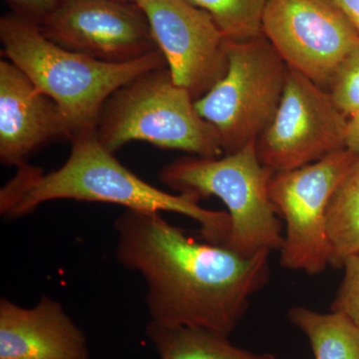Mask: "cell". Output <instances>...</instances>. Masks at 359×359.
<instances>
[{
	"label": "cell",
	"mask_w": 359,
	"mask_h": 359,
	"mask_svg": "<svg viewBox=\"0 0 359 359\" xmlns=\"http://www.w3.org/2000/svg\"><path fill=\"white\" fill-rule=\"evenodd\" d=\"M116 259L146 283L151 320L230 337L271 276V252L245 257L198 242L162 212L126 210L115 221Z\"/></svg>",
	"instance_id": "6da1fadb"
},
{
	"label": "cell",
	"mask_w": 359,
	"mask_h": 359,
	"mask_svg": "<svg viewBox=\"0 0 359 359\" xmlns=\"http://www.w3.org/2000/svg\"><path fill=\"white\" fill-rule=\"evenodd\" d=\"M67 161L55 171L44 173L25 164L0 191V212L16 219L55 200L108 203L126 210L176 212L200 224L203 240L224 245L231 229L228 212L205 209L190 198L160 190L139 178L116 159L97 139L96 133L77 137Z\"/></svg>",
	"instance_id": "7a4b0ae2"
},
{
	"label": "cell",
	"mask_w": 359,
	"mask_h": 359,
	"mask_svg": "<svg viewBox=\"0 0 359 359\" xmlns=\"http://www.w3.org/2000/svg\"><path fill=\"white\" fill-rule=\"evenodd\" d=\"M0 40L7 59L58 106L68 140L96 133L104 103L135 78L168 67L157 50L131 62H103L67 50L44 36L39 26L14 14L0 20Z\"/></svg>",
	"instance_id": "3957f363"
},
{
	"label": "cell",
	"mask_w": 359,
	"mask_h": 359,
	"mask_svg": "<svg viewBox=\"0 0 359 359\" xmlns=\"http://www.w3.org/2000/svg\"><path fill=\"white\" fill-rule=\"evenodd\" d=\"M273 174L262 164L252 141L221 157L180 158L163 167L159 178L168 188L196 202L219 198L231 219L226 247L252 257L283 248V223L269 193Z\"/></svg>",
	"instance_id": "277c9868"
},
{
	"label": "cell",
	"mask_w": 359,
	"mask_h": 359,
	"mask_svg": "<svg viewBox=\"0 0 359 359\" xmlns=\"http://www.w3.org/2000/svg\"><path fill=\"white\" fill-rule=\"evenodd\" d=\"M96 137L115 154L132 141L199 157L224 154L217 130L201 117L169 68L150 71L116 90L99 114Z\"/></svg>",
	"instance_id": "5b68a950"
},
{
	"label": "cell",
	"mask_w": 359,
	"mask_h": 359,
	"mask_svg": "<svg viewBox=\"0 0 359 359\" xmlns=\"http://www.w3.org/2000/svg\"><path fill=\"white\" fill-rule=\"evenodd\" d=\"M287 69L264 34L229 40L226 73L195 101L201 117L218 132L224 155L257 141L268 127L280 105Z\"/></svg>",
	"instance_id": "8992f818"
},
{
	"label": "cell",
	"mask_w": 359,
	"mask_h": 359,
	"mask_svg": "<svg viewBox=\"0 0 359 359\" xmlns=\"http://www.w3.org/2000/svg\"><path fill=\"white\" fill-rule=\"evenodd\" d=\"M358 157L344 148L306 166L271 176L269 198L285 221L280 250L283 268L316 276L330 266L328 205Z\"/></svg>",
	"instance_id": "52a82bcc"
},
{
	"label": "cell",
	"mask_w": 359,
	"mask_h": 359,
	"mask_svg": "<svg viewBox=\"0 0 359 359\" xmlns=\"http://www.w3.org/2000/svg\"><path fill=\"white\" fill-rule=\"evenodd\" d=\"M346 123L327 90L289 67L278 110L256 141L259 160L273 173L306 166L346 148Z\"/></svg>",
	"instance_id": "ba28073f"
},
{
	"label": "cell",
	"mask_w": 359,
	"mask_h": 359,
	"mask_svg": "<svg viewBox=\"0 0 359 359\" xmlns=\"http://www.w3.org/2000/svg\"><path fill=\"white\" fill-rule=\"evenodd\" d=\"M262 28L285 65L325 90L359 48V32L334 0H268Z\"/></svg>",
	"instance_id": "9c48e42d"
},
{
	"label": "cell",
	"mask_w": 359,
	"mask_h": 359,
	"mask_svg": "<svg viewBox=\"0 0 359 359\" xmlns=\"http://www.w3.org/2000/svg\"><path fill=\"white\" fill-rule=\"evenodd\" d=\"M40 30L54 43L103 62H131L159 50L136 2L65 0Z\"/></svg>",
	"instance_id": "30bf717a"
},
{
	"label": "cell",
	"mask_w": 359,
	"mask_h": 359,
	"mask_svg": "<svg viewBox=\"0 0 359 359\" xmlns=\"http://www.w3.org/2000/svg\"><path fill=\"white\" fill-rule=\"evenodd\" d=\"M175 83L194 100L228 68L229 39L211 15L186 0H138Z\"/></svg>",
	"instance_id": "8fae6325"
},
{
	"label": "cell",
	"mask_w": 359,
	"mask_h": 359,
	"mask_svg": "<svg viewBox=\"0 0 359 359\" xmlns=\"http://www.w3.org/2000/svg\"><path fill=\"white\" fill-rule=\"evenodd\" d=\"M68 139L58 106L11 61H0V161L20 168L45 144Z\"/></svg>",
	"instance_id": "7c38bea8"
},
{
	"label": "cell",
	"mask_w": 359,
	"mask_h": 359,
	"mask_svg": "<svg viewBox=\"0 0 359 359\" xmlns=\"http://www.w3.org/2000/svg\"><path fill=\"white\" fill-rule=\"evenodd\" d=\"M88 339L60 302L25 309L0 299V359H90Z\"/></svg>",
	"instance_id": "4fadbf2b"
},
{
	"label": "cell",
	"mask_w": 359,
	"mask_h": 359,
	"mask_svg": "<svg viewBox=\"0 0 359 359\" xmlns=\"http://www.w3.org/2000/svg\"><path fill=\"white\" fill-rule=\"evenodd\" d=\"M146 334L160 359H278L231 344L228 335L201 327L167 325L151 320Z\"/></svg>",
	"instance_id": "5bb4252c"
},
{
	"label": "cell",
	"mask_w": 359,
	"mask_h": 359,
	"mask_svg": "<svg viewBox=\"0 0 359 359\" xmlns=\"http://www.w3.org/2000/svg\"><path fill=\"white\" fill-rule=\"evenodd\" d=\"M287 316L309 339L314 359H359V328L346 314L295 306Z\"/></svg>",
	"instance_id": "9a60e30c"
},
{
	"label": "cell",
	"mask_w": 359,
	"mask_h": 359,
	"mask_svg": "<svg viewBox=\"0 0 359 359\" xmlns=\"http://www.w3.org/2000/svg\"><path fill=\"white\" fill-rule=\"evenodd\" d=\"M330 266L342 269L359 254V156L330 200L327 212Z\"/></svg>",
	"instance_id": "2e32d148"
},
{
	"label": "cell",
	"mask_w": 359,
	"mask_h": 359,
	"mask_svg": "<svg viewBox=\"0 0 359 359\" xmlns=\"http://www.w3.org/2000/svg\"><path fill=\"white\" fill-rule=\"evenodd\" d=\"M212 16L231 40L263 34L262 21L268 0H186Z\"/></svg>",
	"instance_id": "e0dca14e"
},
{
	"label": "cell",
	"mask_w": 359,
	"mask_h": 359,
	"mask_svg": "<svg viewBox=\"0 0 359 359\" xmlns=\"http://www.w3.org/2000/svg\"><path fill=\"white\" fill-rule=\"evenodd\" d=\"M327 92L347 118L359 111V48L351 52L334 71Z\"/></svg>",
	"instance_id": "ac0fdd59"
},
{
	"label": "cell",
	"mask_w": 359,
	"mask_h": 359,
	"mask_svg": "<svg viewBox=\"0 0 359 359\" xmlns=\"http://www.w3.org/2000/svg\"><path fill=\"white\" fill-rule=\"evenodd\" d=\"M344 276L330 311L348 316L359 328V254L344 262Z\"/></svg>",
	"instance_id": "d6986e66"
},
{
	"label": "cell",
	"mask_w": 359,
	"mask_h": 359,
	"mask_svg": "<svg viewBox=\"0 0 359 359\" xmlns=\"http://www.w3.org/2000/svg\"><path fill=\"white\" fill-rule=\"evenodd\" d=\"M65 0H6L14 15L36 26H41Z\"/></svg>",
	"instance_id": "ffe728a7"
},
{
	"label": "cell",
	"mask_w": 359,
	"mask_h": 359,
	"mask_svg": "<svg viewBox=\"0 0 359 359\" xmlns=\"http://www.w3.org/2000/svg\"><path fill=\"white\" fill-rule=\"evenodd\" d=\"M344 146L359 156V111L347 118Z\"/></svg>",
	"instance_id": "44dd1931"
},
{
	"label": "cell",
	"mask_w": 359,
	"mask_h": 359,
	"mask_svg": "<svg viewBox=\"0 0 359 359\" xmlns=\"http://www.w3.org/2000/svg\"><path fill=\"white\" fill-rule=\"evenodd\" d=\"M359 32V0H334Z\"/></svg>",
	"instance_id": "7402d4cb"
},
{
	"label": "cell",
	"mask_w": 359,
	"mask_h": 359,
	"mask_svg": "<svg viewBox=\"0 0 359 359\" xmlns=\"http://www.w3.org/2000/svg\"><path fill=\"white\" fill-rule=\"evenodd\" d=\"M123 1L137 2L138 0H123Z\"/></svg>",
	"instance_id": "603a6c76"
}]
</instances>
